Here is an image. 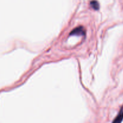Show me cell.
Returning a JSON list of instances; mask_svg holds the SVG:
<instances>
[{
  "instance_id": "obj_1",
  "label": "cell",
  "mask_w": 123,
  "mask_h": 123,
  "mask_svg": "<svg viewBox=\"0 0 123 123\" xmlns=\"http://www.w3.org/2000/svg\"><path fill=\"white\" fill-rule=\"evenodd\" d=\"M70 35H85V30L82 27H79L74 29L70 33Z\"/></svg>"
},
{
  "instance_id": "obj_2",
  "label": "cell",
  "mask_w": 123,
  "mask_h": 123,
  "mask_svg": "<svg viewBox=\"0 0 123 123\" xmlns=\"http://www.w3.org/2000/svg\"><path fill=\"white\" fill-rule=\"evenodd\" d=\"M123 120V106L121 108L119 113L117 115L116 118L113 121L112 123H121L122 121Z\"/></svg>"
},
{
  "instance_id": "obj_3",
  "label": "cell",
  "mask_w": 123,
  "mask_h": 123,
  "mask_svg": "<svg viewBox=\"0 0 123 123\" xmlns=\"http://www.w3.org/2000/svg\"><path fill=\"white\" fill-rule=\"evenodd\" d=\"M91 6L93 9H94V10H99V4L97 1L95 0H93L92 1H91L90 3Z\"/></svg>"
}]
</instances>
